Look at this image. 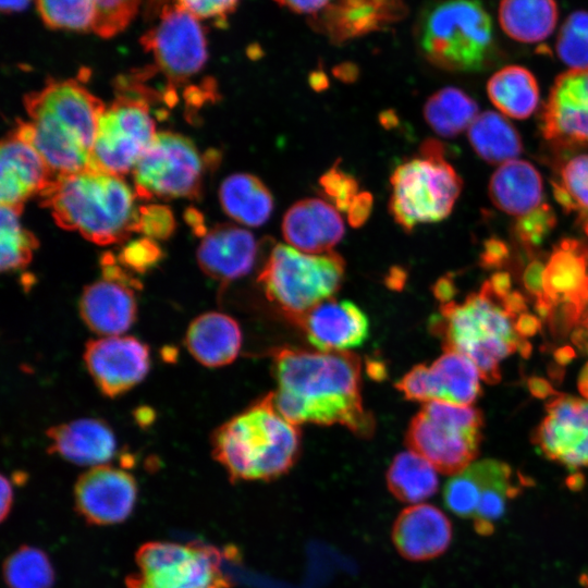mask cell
Listing matches in <instances>:
<instances>
[{
    "label": "cell",
    "instance_id": "6da1fadb",
    "mask_svg": "<svg viewBox=\"0 0 588 588\" xmlns=\"http://www.w3.org/2000/svg\"><path fill=\"white\" fill-rule=\"evenodd\" d=\"M278 411L291 422L342 425L368 436L373 420L363 405L360 362L346 352L280 348L273 354Z\"/></svg>",
    "mask_w": 588,
    "mask_h": 588
},
{
    "label": "cell",
    "instance_id": "7a4b0ae2",
    "mask_svg": "<svg viewBox=\"0 0 588 588\" xmlns=\"http://www.w3.org/2000/svg\"><path fill=\"white\" fill-rule=\"evenodd\" d=\"M29 117L14 132L29 143L56 175L91 169V150L105 105L76 79H51L26 95Z\"/></svg>",
    "mask_w": 588,
    "mask_h": 588
},
{
    "label": "cell",
    "instance_id": "3957f363",
    "mask_svg": "<svg viewBox=\"0 0 588 588\" xmlns=\"http://www.w3.org/2000/svg\"><path fill=\"white\" fill-rule=\"evenodd\" d=\"M39 196L60 228L96 244L120 243L136 232L134 193L121 175L93 169L57 175Z\"/></svg>",
    "mask_w": 588,
    "mask_h": 588
},
{
    "label": "cell",
    "instance_id": "277c9868",
    "mask_svg": "<svg viewBox=\"0 0 588 588\" xmlns=\"http://www.w3.org/2000/svg\"><path fill=\"white\" fill-rule=\"evenodd\" d=\"M212 456L230 480H273L295 464L301 434L297 425L275 407L273 393L221 425L211 439Z\"/></svg>",
    "mask_w": 588,
    "mask_h": 588
},
{
    "label": "cell",
    "instance_id": "5b68a950",
    "mask_svg": "<svg viewBox=\"0 0 588 588\" xmlns=\"http://www.w3.org/2000/svg\"><path fill=\"white\" fill-rule=\"evenodd\" d=\"M514 323L515 318L506 313L486 281L479 292L469 294L462 304H442L429 327L442 339L444 351L464 355L483 381L495 384L501 380V360L517 352L525 339Z\"/></svg>",
    "mask_w": 588,
    "mask_h": 588
},
{
    "label": "cell",
    "instance_id": "8992f818",
    "mask_svg": "<svg viewBox=\"0 0 588 588\" xmlns=\"http://www.w3.org/2000/svg\"><path fill=\"white\" fill-rule=\"evenodd\" d=\"M415 39L425 59L445 71H483L500 53L491 17L478 0L429 3L417 19Z\"/></svg>",
    "mask_w": 588,
    "mask_h": 588
},
{
    "label": "cell",
    "instance_id": "52a82bcc",
    "mask_svg": "<svg viewBox=\"0 0 588 588\" xmlns=\"http://www.w3.org/2000/svg\"><path fill=\"white\" fill-rule=\"evenodd\" d=\"M419 156L397 166L390 179V212L407 232L421 223L438 222L453 210L463 182L445 160L441 143L428 139Z\"/></svg>",
    "mask_w": 588,
    "mask_h": 588
},
{
    "label": "cell",
    "instance_id": "ba28073f",
    "mask_svg": "<svg viewBox=\"0 0 588 588\" xmlns=\"http://www.w3.org/2000/svg\"><path fill=\"white\" fill-rule=\"evenodd\" d=\"M344 272L343 258L332 250L307 254L277 244L258 275V282L267 298L296 322L338 292Z\"/></svg>",
    "mask_w": 588,
    "mask_h": 588
},
{
    "label": "cell",
    "instance_id": "9c48e42d",
    "mask_svg": "<svg viewBox=\"0 0 588 588\" xmlns=\"http://www.w3.org/2000/svg\"><path fill=\"white\" fill-rule=\"evenodd\" d=\"M482 426L476 407L429 401L412 419L406 444L440 473L455 475L477 457Z\"/></svg>",
    "mask_w": 588,
    "mask_h": 588
},
{
    "label": "cell",
    "instance_id": "30bf717a",
    "mask_svg": "<svg viewBox=\"0 0 588 588\" xmlns=\"http://www.w3.org/2000/svg\"><path fill=\"white\" fill-rule=\"evenodd\" d=\"M126 588H232L222 553L211 544L149 541L135 554Z\"/></svg>",
    "mask_w": 588,
    "mask_h": 588
},
{
    "label": "cell",
    "instance_id": "8fae6325",
    "mask_svg": "<svg viewBox=\"0 0 588 588\" xmlns=\"http://www.w3.org/2000/svg\"><path fill=\"white\" fill-rule=\"evenodd\" d=\"M204 160L194 143L172 132L156 133L133 169L136 194L144 199L196 198Z\"/></svg>",
    "mask_w": 588,
    "mask_h": 588
},
{
    "label": "cell",
    "instance_id": "7c38bea8",
    "mask_svg": "<svg viewBox=\"0 0 588 588\" xmlns=\"http://www.w3.org/2000/svg\"><path fill=\"white\" fill-rule=\"evenodd\" d=\"M155 135V122L146 100L136 93H121L99 118L91 169L117 175L128 172Z\"/></svg>",
    "mask_w": 588,
    "mask_h": 588
},
{
    "label": "cell",
    "instance_id": "4fadbf2b",
    "mask_svg": "<svg viewBox=\"0 0 588 588\" xmlns=\"http://www.w3.org/2000/svg\"><path fill=\"white\" fill-rule=\"evenodd\" d=\"M139 41L151 53L157 69L173 85L196 75L208 58L200 20L175 3L162 8L157 24Z\"/></svg>",
    "mask_w": 588,
    "mask_h": 588
},
{
    "label": "cell",
    "instance_id": "5bb4252c",
    "mask_svg": "<svg viewBox=\"0 0 588 588\" xmlns=\"http://www.w3.org/2000/svg\"><path fill=\"white\" fill-rule=\"evenodd\" d=\"M137 499V483L127 471L98 465L82 474L74 486L77 514L89 525L108 526L124 522Z\"/></svg>",
    "mask_w": 588,
    "mask_h": 588
},
{
    "label": "cell",
    "instance_id": "9a60e30c",
    "mask_svg": "<svg viewBox=\"0 0 588 588\" xmlns=\"http://www.w3.org/2000/svg\"><path fill=\"white\" fill-rule=\"evenodd\" d=\"M534 431L532 442L548 458L569 469L588 466V401L559 394Z\"/></svg>",
    "mask_w": 588,
    "mask_h": 588
},
{
    "label": "cell",
    "instance_id": "2e32d148",
    "mask_svg": "<svg viewBox=\"0 0 588 588\" xmlns=\"http://www.w3.org/2000/svg\"><path fill=\"white\" fill-rule=\"evenodd\" d=\"M540 131L560 147H588V69L556 76L541 111Z\"/></svg>",
    "mask_w": 588,
    "mask_h": 588
},
{
    "label": "cell",
    "instance_id": "e0dca14e",
    "mask_svg": "<svg viewBox=\"0 0 588 588\" xmlns=\"http://www.w3.org/2000/svg\"><path fill=\"white\" fill-rule=\"evenodd\" d=\"M84 362L98 389L115 397L146 377L149 350L133 336H103L86 344Z\"/></svg>",
    "mask_w": 588,
    "mask_h": 588
},
{
    "label": "cell",
    "instance_id": "ac0fdd59",
    "mask_svg": "<svg viewBox=\"0 0 588 588\" xmlns=\"http://www.w3.org/2000/svg\"><path fill=\"white\" fill-rule=\"evenodd\" d=\"M406 12L402 0H331L311 22L332 42L343 44L381 30L402 20Z\"/></svg>",
    "mask_w": 588,
    "mask_h": 588
},
{
    "label": "cell",
    "instance_id": "d6986e66",
    "mask_svg": "<svg viewBox=\"0 0 588 588\" xmlns=\"http://www.w3.org/2000/svg\"><path fill=\"white\" fill-rule=\"evenodd\" d=\"M581 320L588 306V246L574 238L562 240L552 250L543 273V294Z\"/></svg>",
    "mask_w": 588,
    "mask_h": 588
},
{
    "label": "cell",
    "instance_id": "ffe728a7",
    "mask_svg": "<svg viewBox=\"0 0 588 588\" xmlns=\"http://www.w3.org/2000/svg\"><path fill=\"white\" fill-rule=\"evenodd\" d=\"M295 323L304 331L307 340L322 352H345L362 345L369 333L365 313L350 301L329 298Z\"/></svg>",
    "mask_w": 588,
    "mask_h": 588
},
{
    "label": "cell",
    "instance_id": "44dd1931",
    "mask_svg": "<svg viewBox=\"0 0 588 588\" xmlns=\"http://www.w3.org/2000/svg\"><path fill=\"white\" fill-rule=\"evenodd\" d=\"M1 206L23 209L27 198L45 191L56 177L39 152L14 131L1 143Z\"/></svg>",
    "mask_w": 588,
    "mask_h": 588
},
{
    "label": "cell",
    "instance_id": "7402d4cb",
    "mask_svg": "<svg viewBox=\"0 0 588 588\" xmlns=\"http://www.w3.org/2000/svg\"><path fill=\"white\" fill-rule=\"evenodd\" d=\"M452 540L448 516L431 504L404 509L392 527V541L401 556L408 561H428L443 554Z\"/></svg>",
    "mask_w": 588,
    "mask_h": 588
},
{
    "label": "cell",
    "instance_id": "603a6c76",
    "mask_svg": "<svg viewBox=\"0 0 588 588\" xmlns=\"http://www.w3.org/2000/svg\"><path fill=\"white\" fill-rule=\"evenodd\" d=\"M258 244L247 230L231 223H221L203 237L197 260L208 277L229 283L247 274L257 257Z\"/></svg>",
    "mask_w": 588,
    "mask_h": 588
},
{
    "label": "cell",
    "instance_id": "cb8c5ba5",
    "mask_svg": "<svg viewBox=\"0 0 588 588\" xmlns=\"http://www.w3.org/2000/svg\"><path fill=\"white\" fill-rule=\"evenodd\" d=\"M282 234L294 248L307 254L331 252L343 237L338 210L320 198H305L291 206L282 220Z\"/></svg>",
    "mask_w": 588,
    "mask_h": 588
},
{
    "label": "cell",
    "instance_id": "d4e9b609",
    "mask_svg": "<svg viewBox=\"0 0 588 588\" xmlns=\"http://www.w3.org/2000/svg\"><path fill=\"white\" fill-rule=\"evenodd\" d=\"M47 437L50 453L76 465H103L111 460L117 448L111 428L95 418H82L53 426L47 430Z\"/></svg>",
    "mask_w": 588,
    "mask_h": 588
},
{
    "label": "cell",
    "instance_id": "484cf974",
    "mask_svg": "<svg viewBox=\"0 0 588 588\" xmlns=\"http://www.w3.org/2000/svg\"><path fill=\"white\" fill-rule=\"evenodd\" d=\"M79 315L100 335H120L136 318L133 289L107 279L87 285L79 298Z\"/></svg>",
    "mask_w": 588,
    "mask_h": 588
},
{
    "label": "cell",
    "instance_id": "4316f807",
    "mask_svg": "<svg viewBox=\"0 0 588 588\" xmlns=\"http://www.w3.org/2000/svg\"><path fill=\"white\" fill-rule=\"evenodd\" d=\"M466 469L475 481L478 497L474 528L480 536H490L509 502L522 492L526 482L514 479L513 469L497 460L475 462Z\"/></svg>",
    "mask_w": 588,
    "mask_h": 588
},
{
    "label": "cell",
    "instance_id": "83f0119b",
    "mask_svg": "<svg viewBox=\"0 0 588 588\" xmlns=\"http://www.w3.org/2000/svg\"><path fill=\"white\" fill-rule=\"evenodd\" d=\"M185 343L189 353L201 365L221 367L236 358L242 345V333L232 317L210 311L192 321L186 331Z\"/></svg>",
    "mask_w": 588,
    "mask_h": 588
},
{
    "label": "cell",
    "instance_id": "f1b7e54d",
    "mask_svg": "<svg viewBox=\"0 0 588 588\" xmlns=\"http://www.w3.org/2000/svg\"><path fill=\"white\" fill-rule=\"evenodd\" d=\"M542 179L526 160H511L497 169L489 182V196L501 211L520 217L541 205Z\"/></svg>",
    "mask_w": 588,
    "mask_h": 588
},
{
    "label": "cell",
    "instance_id": "f546056e",
    "mask_svg": "<svg viewBox=\"0 0 588 588\" xmlns=\"http://www.w3.org/2000/svg\"><path fill=\"white\" fill-rule=\"evenodd\" d=\"M477 367L454 351L444 353L428 366L430 401L469 406L481 393Z\"/></svg>",
    "mask_w": 588,
    "mask_h": 588
},
{
    "label": "cell",
    "instance_id": "4dcf8cb0",
    "mask_svg": "<svg viewBox=\"0 0 588 588\" xmlns=\"http://www.w3.org/2000/svg\"><path fill=\"white\" fill-rule=\"evenodd\" d=\"M219 200L228 216L248 226L267 222L274 205L268 187L249 173L228 176L220 186Z\"/></svg>",
    "mask_w": 588,
    "mask_h": 588
},
{
    "label": "cell",
    "instance_id": "1f68e13d",
    "mask_svg": "<svg viewBox=\"0 0 588 588\" xmlns=\"http://www.w3.org/2000/svg\"><path fill=\"white\" fill-rule=\"evenodd\" d=\"M498 14L509 37L528 44L549 37L559 17L555 0H501Z\"/></svg>",
    "mask_w": 588,
    "mask_h": 588
},
{
    "label": "cell",
    "instance_id": "d6a6232c",
    "mask_svg": "<svg viewBox=\"0 0 588 588\" xmlns=\"http://www.w3.org/2000/svg\"><path fill=\"white\" fill-rule=\"evenodd\" d=\"M487 93L503 114L518 120L530 117L539 102L537 79L520 65H507L497 71L488 81Z\"/></svg>",
    "mask_w": 588,
    "mask_h": 588
},
{
    "label": "cell",
    "instance_id": "836d02e7",
    "mask_svg": "<svg viewBox=\"0 0 588 588\" xmlns=\"http://www.w3.org/2000/svg\"><path fill=\"white\" fill-rule=\"evenodd\" d=\"M475 152L490 164H503L518 157L523 143L516 128L502 114L485 111L467 128Z\"/></svg>",
    "mask_w": 588,
    "mask_h": 588
},
{
    "label": "cell",
    "instance_id": "e575fe53",
    "mask_svg": "<svg viewBox=\"0 0 588 588\" xmlns=\"http://www.w3.org/2000/svg\"><path fill=\"white\" fill-rule=\"evenodd\" d=\"M387 486L400 501L418 503L432 497L439 485L436 468L414 451L399 453L387 471Z\"/></svg>",
    "mask_w": 588,
    "mask_h": 588
},
{
    "label": "cell",
    "instance_id": "d590c367",
    "mask_svg": "<svg viewBox=\"0 0 588 588\" xmlns=\"http://www.w3.org/2000/svg\"><path fill=\"white\" fill-rule=\"evenodd\" d=\"M477 113V102L456 87L436 91L424 106V118L428 125L438 135L449 138L468 128Z\"/></svg>",
    "mask_w": 588,
    "mask_h": 588
},
{
    "label": "cell",
    "instance_id": "8d00e7d4",
    "mask_svg": "<svg viewBox=\"0 0 588 588\" xmlns=\"http://www.w3.org/2000/svg\"><path fill=\"white\" fill-rule=\"evenodd\" d=\"M3 578L9 588H52L54 569L46 552L24 544L4 560Z\"/></svg>",
    "mask_w": 588,
    "mask_h": 588
},
{
    "label": "cell",
    "instance_id": "74e56055",
    "mask_svg": "<svg viewBox=\"0 0 588 588\" xmlns=\"http://www.w3.org/2000/svg\"><path fill=\"white\" fill-rule=\"evenodd\" d=\"M552 186L556 201L566 213L576 212L583 223L588 220V154L568 160Z\"/></svg>",
    "mask_w": 588,
    "mask_h": 588
},
{
    "label": "cell",
    "instance_id": "f35d334b",
    "mask_svg": "<svg viewBox=\"0 0 588 588\" xmlns=\"http://www.w3.org/2000/svg\"><path fill=\"white\" fill-rule=\"evenodd\" d=\"M36 7L49 28L78 33L95 29L96 0H36Z\"/></svg>",
    "mask_w": 588,
    "mask_h": 588
},
{
    "label": "cell",
    "instance_id": "ab89813d",
    "mask_svg": "<svg viewBox=\"0 0 588 588\" xmlns=\"http://www.w3.org/2000/svg\"><path fill=\"white\" fill-rule=\"evenodd\" d=\"M21 210L1 206V270H19L28 265L36 247L35 236L22 228Z\"/></svg>",
    "mask_w": 588,
    "mask_h": 588
},
{
    "label": "cell",
    "instance_id": "60d3db41",
    "mask_svg": "<svg viewBox=\"0 0 588 588\" xmlns=\"http://www.w3.org/2000/svg\"><path fill=\"white\" fill-rule=\"evenodd\" d=\"M555 50L572 69H588V11L571 13L562 24Z\"/></svg>",
    "mask_w": 588,
    "mask_h": 588
},
{
    "label": "cell",
    "instance_id": "b9f144b4",
    "mask_svg": "<svg viewBox=\"0 0 588 588\" xmlns=\"http://www.w3.org/2000/svg\"><path fill=\"white\" fill-rule=\"evenodd\" d=\"M555 222L554 210L549 205L541 204L530 212L517 217L514 233L524 248L532 252L546 240Z\"/></svg>",
    "mask_w": 588,
    "mask_h": 588
},
{
    "label": "cell",
    "instance_id": "7bdbcfd3",
    "mask_svg": "<svg viewBox=\"0 0 588 588\" xmlns=\"http://www.w3.org/2000/svg\"><path fill=\"white\" fill-rule=\"evenodd\" d=\"M97 21L94 32L103 38H110L133 21L138 12L140 0H96Z\"/></svg>",
    "mask_w": 588,
    "mask_h": 588
},
{
    "label": "cell",
    "instance_id": "ee69618b",
    "mask_svg": "<svg viewBox=\"0 0 588 588\" xmlns=\"http://www.w3.org/2000/svg\"><path fill=\"white\" fill-rule=\"evenodd\" d=\"M319 184L323 194L342 211H347L359 194L356 179L344 172L338 162L322 174Z\"/></svg>",
    "mask_w": 588,
    "mask_h": 588
},
{
    "label": "cell",
    "instance_id": "f6af8a7d",
    "mask_svg": "<svg viewBox=\"0 0 588 588\" xmlns=\"http://www.w3.org/2000/svg\"><path fill=\"white\" fill-rule=\"evenodd\" d=\"M175 228L172 211L163 205H148L138 208L137 229L150 240H166Z\"/></svg>",
    "mask_w": 588,
    "mask_h": 588
},
{
    "label": "cell",
    "instance_id": "bcb514c9",
    "mask_svg": "<svg viewBox=\"0 0 588 588\" xmlns=\"http://www.w3.org/2000/svg\"><path fill=\"white\" fill-rule=\"evenodd\" d=\"M162 253L156 241L143 237L130 242L120 254L122 266L133 271L144 273L156 266L161 259Z\"/></svg>",
    "mask_w": 588,
    "mask_h": 588
},
{
    "label": "cell",
    "instance_id": "7dc6e473",
    "mask_svg": "<svg viewBox=\"0 0 588 588\" xmlns=\"http://www.w3.org/2000/svg\"><path fill=\"white\" fill-rule=\"evenodd\" d=\"M173 3L199 20H211L217 26L225 24L238 0H172Z\"/></svg>",
    "mask_w": 588,
    "mask_h": 588
},
{
    "label": "cell",
    "instance_id": "c3c4849f",
    "mask_svg": "<svg viewBox=\"0 0 588 588\" xmlns=\"http://www.w3.org/2000/svg\"><path fill=\"white\" fill-rule=\"evenodd\" d=\"M509 258V247L499 238H489L483 244L480 254V265L487 269L500 268Z\"/></svg>",
    "mask_w": 588,
    "mask_h": 588
},
{
    "label": "cell",
    "instance_id": "681fc988",
    "mask_svg": "<svg viewBox=\"0 0 588 588\" xmlns=\"http://www.w3.org/2000/svg\"><path fill=\"white\" fill-rule=\"evenodd\" d=\"M546 266L538 259H534L524 270L523 284L526 291L539 297L543 294V273Z\"/></svg>",
    "mask_w": 588,
    "mask_h": 588
},
{
    "label": "cell",
    "instance_id": "f907efd6",
    "mask_svg": "<svg viewBox=\"0 0 588 588\" xmlns=\"http://www.w3.org/2000/svg\"><path fill=\"white\" fill-rule=\"evenodd\" d=\"M372 203L373 199L369 193L359 192L347 210L350 224L357 228L366 222L371 212Z\"/></svg>",
    "mask_w": 588,
    "mask_h": 588
},
{
    "label": "cell",
    "instance_id": "816d5d0a",
    "mask_svg": "<svg viewBox=\"0 0 588 588\" xmlns=\"http://www.w3.org/2000/svg\"><path fill=\"white\" fill-rule=\"evenodd\" d=\"M281 7L289 9L294 13L310 14L313 16L319 14L331 0H273Z\"/></svg>",
    "mask_w": 588,
    "mask_h": 588
},
{
    "label": "cell",
    "instance_id": "f5cc1de1",
    "mask_svg": "<svg viewBox=\"0 0 588 588\" xmlns=\"http://www.w3.org/2000/svg\"><path fill=\"white\" fill-rule=\"evenodd\" d=\"M514 327L522 338H528L540 331L541 321L535 315L523 313L515 319Z\"/></svg>",
    "mask_w": 588,
    "mask_h": 588
},
{
    "label": "cell",
    "instance_id": "db71d44e",
    "mask_svg": "<svg viewBox=\"0 0 588 588\" xmlns=\"http://www.w3.org/2000/svg\"><path fill=\"white\" fill-rule=\"evenodd\" d=\"M502 305L506 313L516 319L523 313H527V303L524 295L518 291L510 292L504 299H502Z\"/></svg>",
    "mask_w": 588,
    "mask_h": 588
},
{
    "label": "cell",
    "instance_id": "11a10c76",
    "mask_svg": "<svg viewBox=\"0 0 588 588\" xmlns=\"http://www.w3.org/2000/svg\"><path fill=\"white\" fill-rule=\"evenodd\" d=\"M527 387L532 396L537 399H547L551 395H559L560 393L543 378L530 377L527 380Z\"/></svg>",
    "mask_w": 588,
    "mask_h": 588
},
{
    "label": "cell",
    "instance_id": "9f6ffc18",
    "mask_svg": "<svg viewBox=\"0 0 588 588\" xmlns=\"http://www.w3.org/2000/svg\"><path fill=\"white\" fill-rule=\"evenodd\" d=\"M457 290L455 287V284L450 275H445L440 278L434 286H433V293L434 296L442 303H449L453 299L454 295L456 294Z\"/></svg>",
    "mask_w": 588,
    "mask_h": 588
},
{
    "label": "cell",
    "instance_id": "6f0895ef",
    "mask_svg": "<svg viewBox=\"0 0 588 588\" xmlns=\"http://www.w3.org/2000/svg\"><path fill=\"white\" fill-rule=\"evenodd\" d=\"M488 281L492 292L501 301L511 292L512 279L507 272H497Z\"/></svg>",
    "mask_w": 588,
    "mask_h": 588
},
{
    "label": "cell",
    "instance_id": "680465c9",
    "mask_svg": "<svg viewBox=\"0 0 588 588\" xmlns=\"http://www.w3.org/2000/svg\"><path fill=\"white\" fill-rule=\"evenodd\" d=\"M13 504V488L11 482L5 478L4 475L1 476V506H0V518L5 520L10 514Z\"/></svg>",
    "mask_w": 588,
    "mask_h": 588
},
{
    "label": "cell",
    "instance_id": "91938a15",
    "mask_svg": "<svg viewBox=\"0 0 588 588\" xmlns=\"http://www.w3.org/2000/svg\"><path fill=\"white\" fill-rule=\"evenodd\" d=\"M580 324L581 327H579L576 334V342L579 346V350L588 355V306L584 311Z\"/></svg>",
    "mask_w": 588,
    "mask_h": 588
},
{
    "label": "cell",
    "instance_id": "94428289",
    "mask_svg": "<svg viewBox=\"0 0 588 588\" xmlns=\"http://www.w3.org/2000/svg\"><path fill=\"white\" fill-rule=\"evenodd\" d=\"M575 350L568 345L558 348L554 353V359L561 366L569 364L575 358Z\"/></svg>",
    "mask_w": 588,
    "mask_h": 588
},
{
    "label": "cell",
    "instance_id": "6125c7cd",
    "mask_svg": "<svg viewBox=\"0 0 588 588\" xmlns=\"http://www.w3.org/2000/svg\"><path fill=\"white\" fill-rule=\"evenodd\" d=\"M30 0H0L1 11L3 13H14L24 10Z\"/></svg>",
    "mask_w": 588,
    "mask_h": 588
},
{
    "label": "cell",
    "instance_id": "be15d7a7",
    "mask_svg": "<svg viewBox=\"0 0 588 588\" xmlns=\"http://www.w3.org/2000/svg\"><path fill=\"white\" fill-rule=\"evenodd\" d=\"M580 394L588 400V363L583 367L577 381Z\"/></svg>",
    "mask_w": 588,
    "mask_h": 588
},
{
    "label": "cell",
    "instance_id": "e7e4bbea",
    "mask_svg": "<svg viewBox=\"0 0 588 588\" xmlns=\"http://www.w3.org/2000/svg\"><path fill=\"white\" fill-rule=\"evenodd\" d=\"M567 483L571 488L576 489L578 485L583 483V477L580 474H575L567 479Z\"/></svg>",
    "mask_w": 588,
    "mask_h": 588
},
{
    "label": "cell",
    "instance_id": "03108f58",
    "mask_svg": "<svg viewBox=\"0 0 588 588\" xmlns=\"http://www.w3.org/2000/svg\"><path fill=\"white\" fill-rule=\"evenodd\" d=\"M583 224H584V231H585L586 235L588 236V220L585 221Z\"/></svg>",
    "mask_w": 588,
    "mask_h": 588
}]
</instances>
